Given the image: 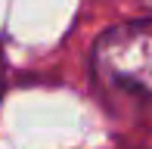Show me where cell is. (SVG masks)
<instances>
[{
	"instance_id": "6da1fadb",
	"label": "cell",
	"mask_w": 152,
	"mask_h": 149,
	"mask_svg": "<svg viewBox=\"0 0 152 149\" xmlns=\"http://www.w3.org/2000/svg\"><path fill=\"white\" fill-rule=\"evenodd\" d=\"M93 69L106 84L152 99V19L102 31L93 44Z\"/></svg>"
}]
</instances>
